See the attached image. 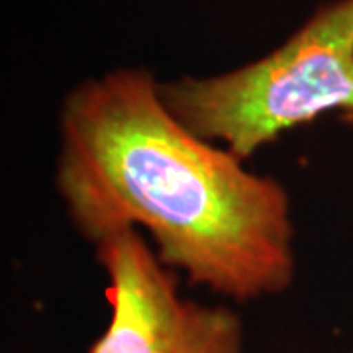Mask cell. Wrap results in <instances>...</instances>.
Masks as SVG:
<instances>
[{
  "mask_svg": "<svg viewBox=\"0 0 353 353\" xmlns=\"http://www.w3.org/2000/svg\"><path fill=\"white\" fill-rule=\"evenodd\" d=\"M59 141L55 187L87 241L145 232L161 263L240 303L292 285L287 189L185 126L152 71L118 67L79 83Z\"/></svg>",
  "mask_w": 353,
  "mask_h": 353,
  "instance_id": "6da1fadb",
  "label": "cell"
},
{
  "mask_svg": "<svg viewBox=\"0 0 353 353\" xmlns=\"http://www.w3.org/2000/svg\"><path fill=\"white\" fill-rule=\"evenodd\" d=\"M159 90L196 136L248 161L285 132L353 108V0L320 4L257 61L222 75L176 77Z\"/></svg>",
  "mask_w": 353,
  "mask_h": 353,
  "instance_id": "7a4b0ae2",
  "label": "cell"
},
{
  "mask_svg": "<svg viewBox=\"0 0 353 353\" xmlns=\"http://www.w3.org/2000/svg\"><path fill=\"white\" fill-rule=\"evenodd\" d=\"M97 248L108 277L110 322L88 353H240L243 326L228 306L179 294V273L159 261L139 230Z\"/></svg>",
  "mask_w": 353,
  "mask_h": 353,
  "instance_id": "3957f363",
  "label": "cell"
},
{
  "mask_svg": "<svg viewBox=\"0 0 353 353\" xmlns=\"http://www.w3.org/2000/svg\"><path fill=\"white\" fill-rule=\"evenodd\" d=\"M340 120L345 124V126L353 128V108L352 110H347V112L340 114Z\"/></svg>",
  "mask_w": 353,
  "mask_h": 353,
  "instance_id": "277c9868",
  "label": "cell"
}]
</instances>
